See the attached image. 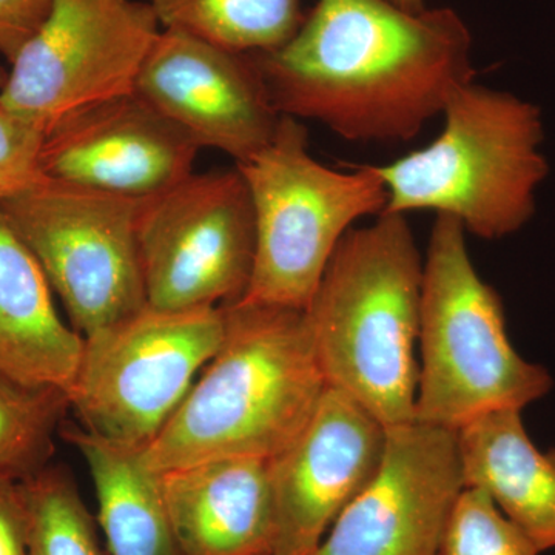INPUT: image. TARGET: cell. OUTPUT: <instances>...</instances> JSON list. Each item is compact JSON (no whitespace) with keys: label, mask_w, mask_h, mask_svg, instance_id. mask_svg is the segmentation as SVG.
<instances>
[{"label":"cell","mask_w":555,"mask_h":555,"mask_svg":"<svg viewBox=\"0 0 555 555\" xmlns=\"http://www.w3.org/2000/svg\"><path fill=\"white\" fill-rule=\"evenodd\" d=\"M159 31L149 0H54L11 62L0 104L47 133L76 109L134 91Z\"/></svg>","instance_id":"10"},{"label":"cell","mask_w":555,"mask_h":555,"mask_svg":"<svg viewBox=\"0 0 555 555\" xmlns=\"http://www.w3.org/2000/svg\"><path fill=\"white\" fill-rule=\"evenodd\" d=\"M441 115L443 130L429 145L377 167L387 189L385 214L434 211L483 240L516 233L534 215L547 175L539 107L473 80Z\"/></svg>","instance_id":"4"},{"label":"cell","mask_w":555,"mask_h":555,"mask_svg":"<svg viewBox=\"0 0 555 555\" xmlns=\"http://www.w3.org/2000/svg\"><path fill=\"white\" fill-rule=\"evenodd\" d=\"M46 273L0 211V377L68 393L83 337L62 320Z\"/></svg>","instance_id":"16"},{"label":"cell","mask_w":555,"mask_h":555,"mask_svg":"<svg viewBox=\"0 0 555 555\" xmlns=\"http://www.w3.org/2000/svg\"><path fill=\"white\" fill-rule=\"evenodd\" d=\"M192 141L139 94H120L69 113L43 138L42 177L145 201L193 173Z\"/></svg>","instance_id":"14"},{"label":"cell","mask_w":555,"mask_h":555,"mask_svg":"<svg viewBox=\"0 0 555 555\" xmlns=\"http://www.w3.org/2000/svg\"><path fill=\"white\" fill-rule=\"evenodd\" d=\"M250 57L281 115L356 142L411 141L476 76L454 10L389 0H318L294 38Z\"/></svg>","instance_id":"1"},{"label":"cell","mask_w":555,"mask_h":555,"mask_svg":"<svg viewBox=\"0 0 555 555\" xmlns=\"http://www.w3.org/2000/svg\"><path fill=\"white\" fill-rule=\"evenodd\" d=\"M7 79H9V69L3 68L2 65H0V90L5 86Z\"/></svg>","instance_id":"27"},{"label":"cell","mask_w":555,"mask_h":555,"mask_svg":"<svg viewBox=\"0 0 555 555\" xmlns=\"http://www.w3.org/2000/svg\"><path fill=\"white\" fill-rule=\"evenodd\" d=\"M238 167L255 215V264L240 301L306 309L353 222L379 217L387 189L375 166L328 169L309 152L308 129L281 116L275 137Z\"/></svg>","instance_id":"6"},{"label":"cell","mask_w":555,"mask_h":555,"mask_svg":"<svg viewBox=\"0 0 555 555\" xmlns=\"http://www.w3.org/2000/svg\"><path fill=\"white\" fill-rule=\"evenodd\" d=\"M540 554L542 551L499 509L491 496L480 489H463L449 518L440 555Z\"/></svg>","instance_id":"22"},{"label":"cell","mask_w":555,"mask_h":555,"mask_svg":"<svg viewBox=\"0 0 555 555\" xmlns=\"http://www.w3.org/2000/svg\"><path fill=\"white\" fill-rule=\"evenodd\" d=\"M389 2L396 3L400 9L412 11V13H418L426 9L425 0H389Z\"/></svg>","instance_id":"26"},{"label":"cell","mask_w":555,"mask_h":555,"mask_svg":"<svg viewBox=\"0 0 555 555\" xmlns=\"http://www.w3.org/2000/svg\"><path fill=\"white\" fill-rule=\"evenodd\" d=\"M141 204L46 177L0 203L82 337L147 305L138 244Z\"/></svg>","instance_id":"8"},{"label":"cell","mask_w":555,"mask_h":555,"mask_svg":"<svg viewBox=\"0 0 555 555\" xmlns=\"http://www.w3.org/2000/svg\"><path fill=\"white\" fill-rule=\"evenodd\" d=\"M222 308L145 305L83 337L68 389L82 429L129 448L153 440L224 339Z\"/></svg>","instance_id":"7"},{"label":"cell","mask_w":555,"mask_h":555,"mask_svg":"<svg viewBox=\"0 0 555 555\" xmlns=\"http://www.w3.org/2000/svg\"><path fill=\"white\" fill-rule=\"evenodd\" d=\"M466 488H476L540 551L555 547V449L542 452L521 411L478 416L456 430Z\"/></svg>","instance_id":"17"},{"label":"cell","mask_w":555,"mask_h":555,"mask_svg":"<svg viewBox=\"0 0 555 555\" xmlns=\"http://www.w3.org/2000/svg\"><path fill=\"white\" fill-rule=\"evenodd\" d=\"M134 93L199 149L225 153L236 166L272 141L283 116L250 56L175 28H160Z\"/></svg>","instance_id":"12"},{"label":"cell","mask_w":555,"mask_h":555,"mask_svg":"<svg viewBox=\"0 0 555 555\" xmlns=\"http://www.w3.org/2000/svg\"><path fill=\"white\" fill-rule=\"evenodd\" d=\"M139 259L153 308H224L246 295L255 264V215L238 167L195 173L142 201Z\"/></svg>","instance_id":"9"},{"label":"cell","mask_w":555,"mask_h":555,"mask_svg":"<svg viewBox=\"0 0 555 555\" xmlns=\"http://www.w3.org/2000/svg\"><path fill=\"white\" fill-rule=\"evenodd\" d=\"M222 312L217 353L158 436L139 449L155 473L273 459L308 425L326 389L305 309L236 301Z\"/></svg>","instance_id":"2"},{"label":"cell","mask_w":555,"mask_h":555,"mask_svg":"<svg viewBox=\"0 0 555 555\" xmlns=\"http://www.w3.org/2000/svg\"><path fill=\"white\" fill-rule=\"evenodd\" d=\"M46 133L0 104V203L42 178L40 150Z\"/></svg>","instance_id":"23"},{"label":"cell","mask_w":555,"mask_h":555,"mask_svg":"<svg viewBox=\"0 0 555 555\" xmlns=\"http://www.w3.org/2000/svg\"><path fill=\"white\" fill-rule=\"evenodd\" d=\"M68 409L65 390L0 377V480L24 481L49 466Z\"/></svg>","instance_id":"20"},{"label":"cell","mask_w":555,"mask_h":555,"mask_svg":"<svg viewBox=\"0 0 555 555\" xmlns=\"http://www.w3.org/2000/svg\"><path fill=\"white\" fill-rule=\"evenodd\" d=\"M54 0H0V54L14 61L49 20Z\"/></svg>","instance_id":"24"},{"label":"cell","mask_w":555,"mask_h":555,"mask_svg":"<svg viewBox=\"0 0 555 555\" xmlns=\"http://www.w3.org/2000/svg\"><path fill=\"white\" fill-rule=\"evenodd\" d=\"M465 488L456 430L387 427L377 476L310 555H440Z\"/></svg>","instance_id":"11"},{"label":"cell","mask_w":555,"mask_h":555,"mask_svg":"<svg viewBox=\"0 0 555 555\" xmlns=\"http://www.w3.org/2000/svg\"><path fill=\"white\" fill-rule=\"evenodd\" d=\"M61 433L89 467L109 555H181L160 474L145 465L141 448L113 443L82 427H61Z\"/></svg>","instance_id":"18"},{"label":"cell","mask_w":555,"mask_h":555,"mask_svg":"<svg viewBox=\"0 0 555 555\" xmlns=\"http://www.w3.org/2000/svg\"><path fill=\"white\" fill-rule=\"evenodd\" d=\"M387 427L341 389L326 386L298 437L269 460L275 555H310L377 476Z\"/></svg>","instance_id":"13"},{"label":"cell","mask_w":555,"mask_h":555,"mask_svg":"<svg viewBox=\"0 0 555 555\" xmlns=\"http://www.w3.org/2000/svg\"><path fill=\"white\" fill-rule=\"evenodd\" d=\"M423 261L406 215L350 229L305 309L328 386L386 427L415 422Z\"/></svg>","instance_id":"3"},{"label":"cell","mask_w":555,"mask_h":555,"mask_svg":"<svg viewBox=\"0 0 555 555\" xmlns=\"http://www.w3.org/2000/svg\"><path fill=\"white\" fill-rule=\"evenodd\" d=\"M415 422L459 430L496 411H521L553 386L518 356L502 299L474 268L462 222L437 215L423 264Z\"/></svg>","instance_id":"5"},{"label":"cell","mask_w":555,"mask_h":555,"mask_svg":"<svg viewBox=\"0 0 555 555\" xmlns=\"http://www.w3.org/2000/svg\"><path fill=\"white\" fill-rule=\"evenodd\" d=\"M160 28H175L233 53L283 47L305 21L301 0H149Z\"/></svg>","instance_id":"19"},{"label":"cell","mask_w":555,"mask_h":555,"mask_svg":"<svg viewBox=\"0 0 555 555\" xmlns=\"http://www.w3.org/2000/svg\"><path fill=\"white\" fill-rule=\"evenodd\" d=\"M0 555H30L20 481L0 480Z\"/></svg>","instance_id":"25"},{"label":"cell","mask_w":555,"mask_h":555,"mask_svg":"<svg viewBox=\"0 0 555 555\" xmlns=\"http://www.w3.org/2000/svg\"><path fill=\"white\" fill-rule=\"evenodd\" d=\"M181 555H275L269 460L219 459L160 473Z\"/></svg>","instance_id":"15"},{"label":"cell","mask_w":555,"mask_h":555,"mask_svg":"<svg viewBox=\"0 0 555 555\" xmlns=\"http://www.w3.org/2000/svg\"><path fill=\"white\" fill-rule=\"evenodd\" d=\"M20 488L30 555H102L96 525L67 470L49 465Z\"/></svg>","instance_id":"21"}]
</instances>
